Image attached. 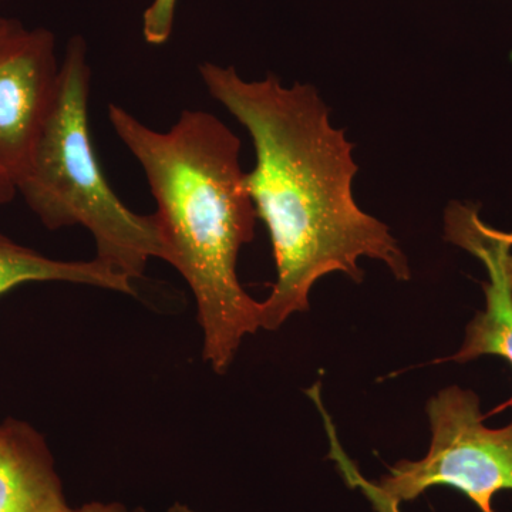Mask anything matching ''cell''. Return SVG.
Here are the masks:
<instances>
[{"label": "cell", "mask_w": 512, "mask_h": 512, "mask_svg": "<svg viewBox=\"0 0 512 512\" xmlns=\"http://www.w3.org/2000/svg\"><path fill=\"white\" fill-rule=\"evenodd\" d=\"M177 0H153L143 16V35L147 43L161 46L173 33Z\"/></svg>", "instance_id": "10"}, {"label": "cell", "mask_w": 512, "mask_h": 512, "mask_svg": "<svg viewBox=\"0 0 512 512\" xmlns=\"http://www.w3.org/2000/svg\"><path fill=\"white\" fill-rule=\"evenodd\" d=\"M16 194H18V188H16L15 181L0 167V207L13 201Z\"/></svg>", "instance_id": "12"}, {"label": "cell", "mask_w": 512, "mask_h": 512, "mask_svg": "<svg viewBox=\"0 0 512 512\" xmlns=\"http://www.w3.org/2000/svg\"><path fill=\"white\" fill-rule=\"evenodd\" d=\"M20 25H22V23H20L19 20L0 18V43H2L10 33L15 32Z\"/></svg>", "instance_id": "13"}, {"label": "cell", "mask_w": 512, "mask_h": 512, "mask_svg": "<svg viewBox=\"0 0 512 512\" xmlns=\"http://www.w3.org/2000/svg\"><path fill=\"white\" fill-rule=\"evenodd\" d=\"M325 426L328 429L326 431H328L330 441V458L335 460L336 466H338L346 483L350 487L362 491L363 495L370 501V504L373 505L377 512H402L400 504L394 503L390 498H387L373 481L367 480V478L362 476L359 468L353 464L348 454L340 446L338 434H336L333 423H326Z\"/></svg>", "instance_id": "9"}, {"label": "cell", "mask_w": 512, "mask_h": 512, "mask_svg": "<svg viewBox=\"0 0 512 512\" xmlns=\"http://www.w3.org/2000/svg\"><path fill=\"white\" fill-rule=\"evenodd\" d=\"M70 512H146L141 508H128L121 503H104V501H92V503L83 504L82 507L72 508ZM164 512H198L192 510L188 505L175 503Z\"/></svg>", "instance_id": "11"}, {"label": "cell", "mask_w": 512, "mask_h": 512, "mask_svg": "<svg viewBox=\"0 0 512 512\" xmlns=\"http://www.w3.org/2000/svg\"><path fill=\"white\" fill-rule=\"evenodd\" d=\"M90 80L86 42L74 36L60 64L55 104L16 188L47 229L86 228L96 258L134 281L151 258L165 261L167 251L156 215L131 211L104 177L90 133Z\"/></svg>", "instance_id": "3"}, {"label": "cell", "mask_w": 512, "mask_h": 512, "mask_svg": "<svg viewBox=\"0 0 512 512\" xmlns=\"http://www.w3.org/2000/svg\"><path fill=\"white\" fill-rule=\"evenodd\" d=\"M109 119L157 202L165 262L197 302L202 356L224 375L245 336L261 329V302L237 274L239 252L254 239L258 218L239 160L241 140L207 111L184 110L165 133L117 104H109Z\"/></svg>", "instance_id": "2"}, {"label": "cell", "mask_w": 512, "mask_h": 512, "mask_svg": "<svg viewBox=\"0 0 512 512\" xmlns=\"http://www.w3.org/2000/svg\"><path fill=\"white\" fill-rule=\"evenodd\" d=\"M507 269H508V276H510V281H511V286H512V254L510 255V258H508Z\"/></svg>", "instance_id": "14"}, {"label": "cell", "mask_w": 512, "mask_h": 512, "mask_svg": "<svg viewBox=\"0 0 512 512\" xmlns=\"http://www.w3.org/2000/svg\"><path fill=\"white\" fill-rule=\"evenodd\" d=\"M202 82L247 128L256 165L245 185L271 235L276 281L261 302V328L276 330L309 309L313 285L329 274L363 281L360 258L376 259L394 278L409 281L407 256L382 221L353 198V144L330 123L311 84L282 86L269 74L247 82L234 67L204 63Z\"/></svg>", "instance_id": "1"}, {"label": "cell", "mask_w": 512, "mask_h": 512, "mask_svg": "<svg viewBox=\"0 0 512 512\" xmlns=\"http://www.w3.org/2000/svg\"><path fill=\"white\" fill-rule=\"evenodd\" d=\"M70 282L136 295L133 281L113 266L93 261H57L16 244L0 232V296L28 282Z\"/></svg>", "instance_id": "8"}, {"label": "cell", "mask_w": 512, "mask_h": 512, "mask_svg": "<svg viewBox=\"0 0 512 512\" xmlns=\"http://www.w3.org/2000/svg\"><path fill=\"white\" fill-rule=\"evenodd\" d=\"M446 241L476 256L487 269L484 282L485 308L466 328V338L457 353L439 362L466 365L483 356H498L512 367V286L507 261L512 254V232L500 231L480 218V207L451 202L444 215ZM512 407V396L485 420Z\"/></svg>", "instance_id": "6"}, {"label": "cell", "mask_w": 512, "mask_h": 512, "mask_svg": "<svg viewBox=\"0 0 512 512\" xmlns=\"http://www.w3.org/2000/svg\"><path fill=\"white\" fill-rule=\"evenodd\" d=\"M431 443L419 461L402 460L375 483L394 503L419 498L431 487H451L480 512H494L495 495L512 491V419L485 426L481 400L473 390L450 386L427 403Z\"/></svg>", "instance_id": "4"}, {"label": "cell", "mask_w": 512, "mask_h": 512, "mask_svg": "<svg viewBox=\"0 0 512 512\" xmlns=\"http://www.w3.org/2000/svg\"><path fill=\"white\" fill-rule=\"evenodd\" d=\"M45 437L22 420L0 423V512H70Z\"/></svg>", "instance_id": "7"}, {"label": "cell", "mask_w": 512, "mask_h": 512, "mask_svg": "<svg viewBox=\"0 0 512 512\" xmlns=\"http://www.w3.org/2000/svg\"><path fill=\"white\" fill-rule=\"evenodd\" d=\"M56 37L20 25L0 43V167L25 177L59 90Z\"/></svg>", "instance_id": "5"}]
</instances>
